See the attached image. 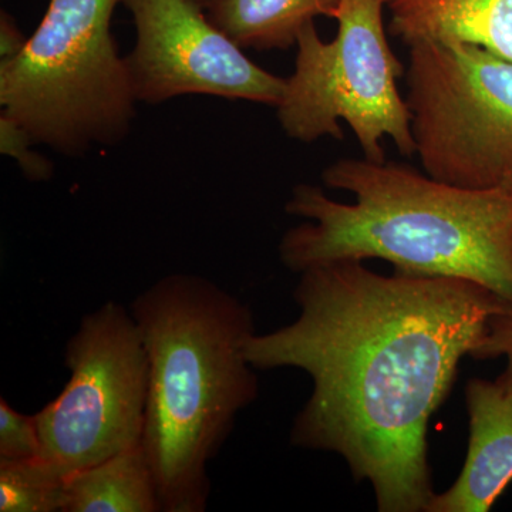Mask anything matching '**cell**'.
<instances>
[{"mask_svg": "<svg viewBox=\"0 0 512 512\" xmlns=\"http://www.w3.org/2000/svg\"><path fill=\"white\" fill-rule=\"evenodd\" d=\"M35 146L22 127L0 114V151L3 156L13 158L28 180L42 183L53 177L55 167L49 158L33 150Z\"/></svg>", "mask_w": 512, "mask_h": 512, "instance_id": "cell-15", "label": "cell"}, {"mask_svg": "<svg viewBox=\"0 0 512 512\" xmlns=\"http://www.w3.org/2000/svg\"><path fill=\"white\" fill-rule=\"evenodd\" d=\"M136 26L124 56L137 103L214 96L278 106L285 79L252 62L194 0H123Z\"/></svg>", "mask_w": 512, "mask_h": 512, "instance_id": "cell-8", "label": "cell"}, {"mask_svg": "<svg viewBox=\"0 0 512 512\" xmlns=\"http://www.w3.org/2000/svg\"><path fill=\"white\" fill-rule=\"evenodd\" d=\"M470 441L466 463L448 490L434 494L427 512H488L512 481V392L497 380L466 387Z\"/></svg>", "mask_w": 512, "mask_h": 512, "instance_id": "cell-9", "label": "cell"}, {"mask_svg": "<svg viewBox=\"0 0 512 512\" xmlns=\"http://www.w3.org/2000/svg\"><path fill=\"white\" fill-rule=\"evenodd\" d=\"M42 456V439L36 414L20 413L5 397L0 399V461L37 460Z\"/></svg>", "mask_w": 512, "mask_h": 512, "instance_id": "cell-14", "label": "cell"}, {"mask_svg": "<svg viewBox=\"0 0 512 512\" xmlns=\"http://www.w3.org/2000/svg\"><path fill=\"white\" fill-rule=\"evenodd\" d=\"M63 359L69 380L36 420L40 460L67 478L141 444L148 357L130 309L107 301L83 316Z\"/></svg>", "mask_w": 512, "mask_h": 512, "instance_id": "cell-7", "label": "cell"}, {"mask_svg": "<svg viewBox=\"0 0 512 512\" xmlns=\"http://www.w3.org/2000/svg\"><path fill=\"white\" fill-rule=\"evenodd\" d=\"M404 76L424 173L468 190L512 183L511 60L467 43H417Z\"/></svg>", "mask_w": 512, "mask_h": 512, "instance_id": "cell-6", "label": "cell"}, {"mask_svg": "<svg viewBox=\"0 0 512 512\" xmlns=\"http://www.w3.org/2000/svg\"><path fill=\"white\" fill-rule=\"evenodd\" d=\"M299 315L245 346L259 372L312 380L291 443L346 461L380 512H427L434 497L427 431L458 365L512 306L467 279L382 275L346 259L302 272Z\"/></svg>", "mask_w": 512, "mask_h": 512, "instance_id": "cell-1", "label": "cell"}, {"mask_svg": "<svg viewBox=\"0 0 512 512\" xmlns=\"http://www.w3.org/2000/svg\"><path fill=\"white\" fill-rule=\"evenodd\" d=\"M119 3L50 0L25 49L0 60L2 116L36 146L77 157L130 134L137 100L111 35Z\"/></svg>", "mask_w": 512, "mask_h": 512, "instance_id": "cell-4", "label": "cell"}, {"mask_svg": "<svg viewBox=\"0 0 512 512\" xmlns=\"http://www.w3.org/2000/svg\"><path fill=\"white\" fill-rule=\"evenodd\" d=\"M319 185L299 184L286 214L305 220L285 232L279 259L302 274L330 262L383 259L404 274L476 282L512 306V183L468 190L410 165L339 158Z\"/></svg>", "mask_w": 512, "mask_h": 512, "instance_id": "cell-2", "label": "cell"}, {"mask_svg": "<svg viewBox=\"0 0 512 512\" xmlns=\"http://www.w3.org/2000/svg\"><path fill=\"white\" fill-rule=\"evenodd\" d=\"M386 3L340 0L333 15L338 32L330 42H323L315 23L299 33L295 70L275 107L286 136L305 144L323 137L340 141L343 121L367 160L386 161V138L402 156H414L412 114L399 90L406 67L386 36Z\"/></svg>", "mask_w": 512, "mask_h": 512, "instance_id": "cell-5", "label": "cell"}, {"mask_svg": "<svg viewBox=\"0 0 512 512\" xmlns=\"http://www.w3.org/2000/svg\"><path fill=\"white\" fill-rule=\"evenodd\" d=\"M386 8L404 45L467 43L512 62V0H387Z\"/></svg>", "mask_w": 512, "mask_h": 512, "instance_id": "cell-10", "label": "cell"}, {"mask_svg": "<svg viewBox=\"0 0 512 512\" xmlns=\"http://www.w3.org/2000/svg\"><path fill=\"white\" fill-rule=\"evenodd\" d=\"M63 512H163L143 444L70 474Z\"/></svg>", "mask_w": 512, "mask_h": 512, "instance_id": "cell-11", "label": "cell"}, {"mask_svg": "<svg viewBox=\"0 0 512 512\" xmlns=\"http://www.w3.org/2000/svg\"><path fill=\"white\" fill-rule=\"evenodd\" d=\"M64 481L45 461H0V512H63Z\"/></svg>", "mask_w": 512, "mask_h": 512, "instance_id": "cell-13", "label": "cell"}, {"mask_svg": "<svg viewBox=\"0 0 512 512\" xmlns=\"http://www.w3.org/2000/svg\"><path fill=\"white\" fill-rule=\"evenodd\" d=\"M29 37L23 35L22 30L19 29L18 23L9 15V13L2 12L0 15V60H9L12 57L18 56Z\"/></svg>", "mask_w": 512, "mask_h": 512, "instance_id": "cell-17", "label": "cell"}, {"mask_svg": "<svg viewBox=\"0 0 512 512\" xmlns=\"http://www.w3.org/2000/svg\"><path fill=\"white\" fill-rule=\"evenodd\" d=\"M195 3L201 6V8L207 9L210 6L211 0H194Z\"/></svg>", "mask_w": 512, "mask_h": 512, "instance_id": "cell-18", "label": "cell"}, {"mask_svg": "<svg viewBox=\"0 0 512 512\" xmlns=\"http://www.w3.org/2000/svg\"><path fill=\"white\" fill-rule=\"evenodd\" d=\"M148 357L143 444L163 512H204L208 467L238 414L258 399L245 346L255 330L248 303L200 275L173 274L130 305Z\"/></svg>", "mask_w": 512, "mask_h": 512, "instance_id": "cell-3", "label": "cell"}, {"mask_svg": "<svg viewBox=\"0 0 512 512\" xmlns=\"http://www.w3.org/2000/svg\"><path fill=\"white\" fill-rule=\"evenodd\" d=\"M340 0H211L208 18L242 49L288 50L320 16L332 18Z\"/></svg>", "mask_w": 512, "mask_h": 512, "instance_id": "cell-12", "label": "cell"}, {"mask_svg": "<svg viewBox=\"0 0 512 512\" xmlns=\"http://www.w3.org/2000/svg\"><path fill=\"white\" fill-rule=\"evenodd\" d=\"M471 357L476 360L504 359V370L497 382L512 392V308L491 318L487 333Z\"/></svg>", "mask_w": 512, "mask_h": 512, "instance_id": "cell-16", "label": "cell"}]
</instances>
